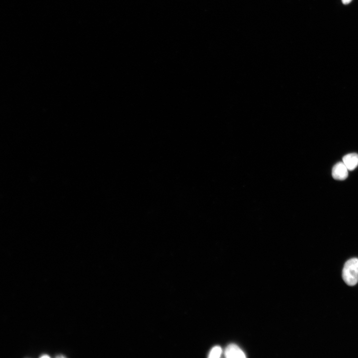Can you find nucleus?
<instances>
[{"instance_id": "f257e3e1", "label": "nucleus", "mask_w": 358, "mask_h": 358, "mask_svg": "<svg viewBox=\"0 0 358 358\" xmlns=\"http://www.w3.org/2000/svg\"><path fill=\"white\" fill-rule=\"evenodd\" d=\"M342 277L346 284L354 286L358 282V259L352 258L344 266Z\"/></svg>"}, {"instance_id": "f03ea898", "label": "nucleus", "mask_w": 358, "mask_h": 358, "mask_svg": "<svg viewBox=\"0 0 358 358\" xmlns=\"http://www.w3.org/2000/svg\"><path fill=\"white\" fill-rule=\"evenodd\" d=\"M348 171L346 165L343 162H338L333 168V177L337 180H344L348 176Z\"/></svg>"}, {"instance_id": "7ed1b4c3", "label": "nucleus", "mask_w": 358, "mask_h": 358, "mask_svg": "<svg viewBox=\"0 0 358 358\" xmlns=\"http://www.w3.org/2000/svg\"><path fill=\"white\" fill-rule=\"evenodd\" d=\"M225 356L228 358H244L246 357L243 351L236 345H229L225 351Z\"/></svg>"}, {"instance_id": "20e7f679", "label": "nucleus", "mask_w": 358, "mask_h": 358, "mask_svg": "<svg viewBox=\"0 0 358 358\" xmlns=\"http://www.w3.org/2000/svg\"><path fill=\"white\" fill-rule=\"evenodd\" d=\"M343 162L348 170H355L358 166V154L353 153L346 155L343 158Z\"/></svg>"}, {"instance_id": "39448f33", "label": "nucleus", "mask_w": 358, "mask_h": 358, "mask_svg": "<svg viewBox=\"0 0 358 358\" xmlns=\"http://www.w3.org/2000/svg\"><path fill=\"white\" fill-rule=\"evenodd\" d=\"M222 349L219 346H215L213 347L209 354V358H218L221 356L222 354Z\"/></svg>"}, {"instance_id": "423d86ee", "label": "nucleus", "mask_w": 358, "mask_h": 358, "mask_svg": "<svg viewBox=\"0 0 358 358\" xmlns=\"http://www.w3.org/2000/svg\"><path fill=\"white\" fill-rule=\"evenodd\" d=\"M342 1L344 5H347L349 4L352 1V0H342Z\"/></svg>"}, {"instance_id": "0eeeda50", "label": "nucleus", "mask_w": 358, "mask_h": 358, "mask_svg": "<svg viewBox=\"0 0 358 358\" xmlns=\"http://www.w3.org/2000/svg\"><path fill=\"white\" fill-rule=\"evenodd\" d=\"M41 358H49V356L47 354L42 355L40 357Z\"/></svg>"}, {"instance_id": "6e6552de", "label": "nucleus", "mask_w": 358, "mask_h": 358, "mask_svg": "<svg viewBox=\"0 0 358 358\" xmlns=\"http://www.w3.org/2000/svg\"><path fill=\"white\" fill-rule=\"evenodd\" d=\"M57 357H63H63H64V356H57Z\"/></svg>"}]
</instances>
